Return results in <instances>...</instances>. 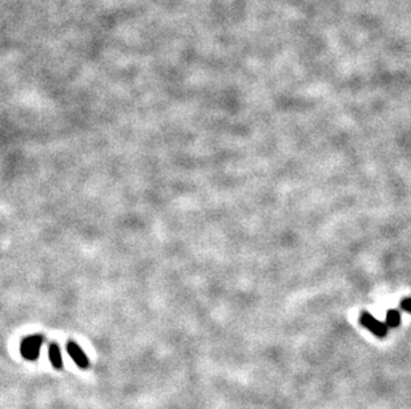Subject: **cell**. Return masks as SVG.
Returning <instances> with one entry per match:
<instances>
[{"mask_svg": "<svg viewBox=\"0 0 411 409\" xmlns=\"http://www.w3.org/2000/svg\"><path fill=\"white\" fill-rule=\"evenodd\" d=\"M359 322L363 327H366L368 331H371L372 334L378 338H384L387 335V328L388 326L386 323H382V322L376 320L375 318L370 315L368 312H363L359 318Z\"/></svg>", "mask_w": 411, "mask_h": 409, "instance_id": "7a4b0ae2", "label": "cell"}, {"mask_svg": "<svg viewBox=\"0 0 411 409\" xmlns=\"http://www.w3.org/2000/svg\"><path fill=\"white\" fill-rule=\"evenodd\" d=\"M400 323V315L396 310H388L387 314H386V324L388 327L395 328L398 327Z\"/></svg>", "mask_w": 411, "mask_h": 409, "instance_id": "5b68a950", "label": "cell"}, {"mask_svg": "<svg viewBox=\"0 0 411 409\" xmlns=\"http://www.w3.org/2000/svg\"><path fill=\"white\" fill-rule=\"evenodd\" d=\"M43 335H32L28 336L20 344V354L26 360H36L40 355V348L43 346Z\"/></svg>", "mask_w": 411, "mask_h": 409, "instance_id": "6da1fadb", "label": "cell"}, {"mask_svg": "<svg viewBox=\"0 0 411 409\" xmlns=\"http://www.w3.org/2000/svg\"><path fill=\"white\" fill-rule=\"evenodd\" d=\"M400 307H402L404 311L411 312V298H406V299H403L402 303H400Z\"/></svg>", "mask_w": 411, "mask_h": 409, "instance_id": "8992f818", "label": "cell"}, {"mask_svg": "<svg viewBox=\"0 0 411 409\" xmlns=\"http://www.w3.org/2000/svg\"><path fill=\"white\" fill-rule=\"evenodd\" d=\"M48 355H50V360L52 367L56 370H62L63 368V358L62 352H60V347L58 343H51L50 350H48Z\"/></svg>", "mask_w": 411, "mask_h": 409, "instance_id": "277c9868", "label": "cell"}, {"mask_svg": "<svg viewBox=\"0 0 411 409\" xmlns=\"http://www.w3.org/2000/svg\"><path fill=\"white\" fill-rule=\"evenodd\" d=\"M67 351H68V354H70V356L72 358V360L78 364L79 367L83 368V370H86V368L90 367V360H88L87 355L84 354V351H83L82 348L79 347L75 342H68V344H67Z\"/></svg>", "mask_w": 411, "mask_h": 409, "instance_id": "3957f363", "label": "cell"}]
</instances>
